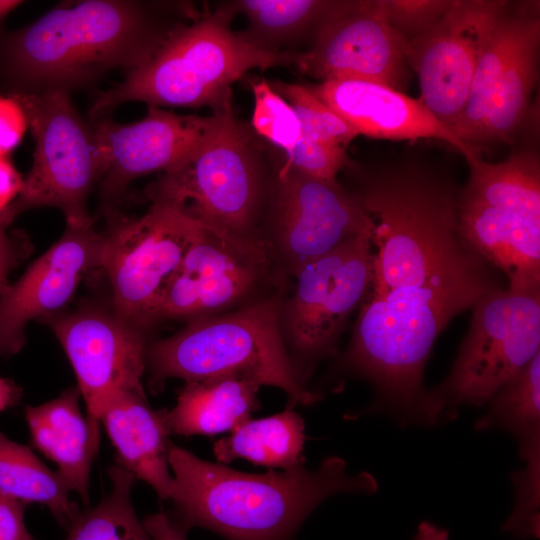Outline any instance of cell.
Segmentation results:
<instances>
[{
	"instance_id": "1",
	"label": "cell",
	"mask_w": 540,
	"mask_h": 540,
	"mask_svg": "<svg viewBox=\"0 0 540 540\" xmlns=\"http://www.w3.org/2000/svg\"><path fill=\"white\" fill-rule=\"evenodd\" d=\"M201 12L188 1L85 0L0 35V80L15 92L71 91L131 72Z\"/></svg>"
},
{
	"instance_id": "2",
	"label": "cell",
	"mask_w": 540,
	"mask_h": 540,
	"mask_svg": "<svg viewBox=\"0 0 540 540\" xmlns=\"http://www.w3.org/2000/svg\"><path fill=\"white\" fill-rule=\"evenodd\" d=\"M173 476L170 518L184 530L209 529L227 540H292L325 499L339 493L373 494L376 479L362 471L351 475L337 456L318 468L304 464L282 472L245 473L212 463L172 442Z\"/></svg>"
},
{
	"instance_id": "3",
	"label": "cell",
	"mask_w": 540,
	"mask_h": 540,
	"mask_svg": "<svg viewBox=\"0 0 540 540\" xmlns=\"http://www.w3.org/2000/svg\"><path fill=\"white\" fill-rule=\"evenodd\" d=\"M353 333L382 351L422 358L449 322L499 286L462 240L385 241Z\"/></svg>"
},
{
	"instance_id": "4",
	"label": "cell",
	"mask_w": 540,
	"mask_h": 540,
	"mask_svg": "<svg viewBox=\"0 0 540 540\" xmlns=\"http://www.w3.org/2000/svg\"><path fill=\"white\" fill-rule=\"evenodd\" d=\"M261 140L231 105L208 136L147 186L146 196L220 237L267 249L261 224L274 156Z\"/></svg>"
},
{
	"instance_id": "5",
	"label": "cell",
	"mask_w": 540,
	"mask_h": 540,
	"mask_svg": "<svg viewBox=\"0 0 540 540\" xmlns=\"http://www.w3.org/2000/svg\"><path fill=\"white\" fill-rule=\"evenodd\" d=\"M233 18L217 4L177 27L148 61L97 95L89 120L127 102L218 112L232 105L231 86L249 70L293 66L295 55L268 53L241 40L231 29Z\"/></svg>"
},
{
	"instance_id": "6",
	"label": "cell",
	"mask_w": 540,
	"mask_h": 540,
	"mask_svg": "<svg viewBox=\"0 0 540 540\" xmlns=\"http://www.w3.org/2000/svg\"><path fill=\"white\" fill-rule=\"evenodd\" d=\"M280 301L272 296L195 318L175 334L149 341L146 370L153 390L169 378L235 377L280 388L292 405L315 403L320 396L301 382L288 353Z\"/></svg>"
},
{
	"instance_id": "7",
	"label": "cell",
	"mask_w": 540,
	"mask_h": 540,
	"mask_svg": "<svg viewBox=\"0 0 540 540\" xmlns=\"http://www.w3.org/2000/svg\"><path fill=\"white\" fill-rule=\"evenodd\" d=\"M458 191L459 230L466 245L500 269L509 288L540 289V158L534 149L490 163L466 160Z\"/></svg>"
},
{
	"instance_id": "8",
	"label": "cell",
	"mask_w": 540,
	"mask_h": 540,
	"mask_svg": "<svg viewBox=\"0 0 540 540\" xmlns=\"http://www.w3.org/2000/svg\"><path fill=\"white\" fill-rule=\"evenodd\" d=\"M469 330L444 380L427 389L429 426L483 406L540 353V289L497 286L473 304Z\"/></svg>"
},
{
	"instance_id": "9",
	"label": "cell",
	"mask_w": 540,
	"mask_h": 540,
	"mask_svg": "<svg viewBox=\"0 0 540 540\" xmlns=\"http://www.w3.org/2000/svg\"><path fill=\"white\" fill-rule=\"evenodd\" d=\"M23 108L34 139L31 169L15 201L0 217L10 224L20 213L54 207L69 226L94 225L88 198L102 178L93 126L64 91L9 93Z\"/></svg>"
},
{
	"instance_id": "10",
	"label": "cell",
	"mask_w": 540,
	"mask_h": 540,
	"mask_svg": "<svg viewBox=\"0 0 540 540\" xmlns=\"http://www.w3.org/2000/svg\"><path fill=\"white\" fill-rule=\"evenodd\" d=\"M372 273L371 236L362 234L293 275V291L280 301V324L294 369L305 386L316 365L336 354L349 316L368 292Z\"/></svg>"
},
{
	"instance_id": "11",
	"label": "cell",
	"mask_w": 540,
	"mask_h": 540,
	"mask_svg": "<svg viewBox=\"0 0 540 540\" xmlns=\"http://www.w3.org/2000/svg\"><path fill=\"white\" fill-rule=\"evenodd\" d=\"M273 156L274 176L261 224L271 261L293 276L352 237H372L373 222L352 192L338 181L301 173L283 155Z\"/></svg>"
},
{
	"instance_id": "12",
	"label": "cell",
	"mask_w": 540,
	"mask_h": 540,
	"mask_svg": "<svg viewBox=\"0 0 540 540\" xmlns=\"http://www.w3.org/2000/svg\"><path fill=\"white\" fill-rule=\"evenodd\" d=\"M204 229L157 203L139 217L112 215L103 234L100 269L111 289L112 309L142 330L152 325L163 287Z\"/></svg>"
},
{
	"instance_id": "13",
	"label": "cell",
	"mask_w": 540,
	"mask_h": 540,
	"mask_svg": "<svg viewBox=\"0 0 540 540\" xmlns=\"http://www.w3.org/2000/svg\"><path fill=\"white\" fill-rule=\"evenodd\" d=\"M62 346L85 402L92 445L100 446V418L104 406L123 390H143L146 370V331L110 309L83 305L46 319Z\"/></svg>"
},
{
	"instance_id": "14",
	"label": "cell",
	"mask_w": 540,
	"mask_h": 540,
	"mask_svg": "<svg viewBox=\"0 0 540 540\" xmlns=\"http://www.w3.org/2000/svg\"><path fill=\"white\" fill-rule=\"evenodd\" d=\"M509 5L503 0H451L432 27L401 45L418 76L420 101L451 129L466 104L482 51Z\"/></svg>"
},
{
	"instance_id": "15",
	"label": "cell",
	"mask_w": 540,
	"mask_h": 540,
	"mask_svg": "<svg viewBox=\"0 0 540 540\" xmlns=\"http://www.w3.org/2000/svg\"><path fill=\"white\" fill-rule=\"evenodd\" d=\"M225 109L202 116L148 106L141 120L129 124L108 116L90 120L102 164L101 207L112 213L134 180L178 163L216 128Z\"/></svg>"
},
{
	"instance_id": "16",
	"label": "cell",
	"mask_w": 540,
	"mask_h": 540,
	"mask_svg": "<svg viewBox=\"0 0 540 540\" xmlns=\"http://www.w3.org/2000/svg\"><path fill=\"white\" fill-rule=\"evenodd\" d=\"M400 42L380 0L341 1L293 66L321 82L356 79L402 92L407 78Z\"/></svg>"
},
{
	"instance_id": "17",
	"label": "cell",
	"mask_w": 540,
	"mask_h": 540,
	"mask_svg": "<svg viewBox=\"0 0 540 540\" xmlns=\"http://www.w3.org/2000/svg\"><path fill=\"white\" fill-rule=\"evenodd\" d=\"M271 263L267 249L240 245L205 230L165 283L152 324L222 313L248 297Z\"/></svg>"
},
{
	"instance_id": "18",
	"label": "cell",
	"mask_w": 540,
	"mask_h": 540,
	"mask_svg": "<svg viewBox=\"0 0 540 540\" xmlns=\"http://www.w3.org/2000/svg\"><path fill=\"white\" fill-rule=\"evenodd\" d=\"M102 240L94 225H67L62 236L7 286L0 295V357L21 351L29 322L63 312L84 277L100 269Z\"/></svg>"
},
{
	"instance_id": "19",
	"label": "cell",
	"mask_w": 540,
	"mask_h": 540,
	"mask_svg": "<svg viewBox=\"0 0 540 540\" xmlns=\"http://www.w3.org/2000/svg\"><path fill=\"white\" fill-rule=\"evenodd\" d=\"M306 86L358 135L385 140L433 138L448 143L466 160L479 156L419 98L380 83L356 79L329 80Z\"/></svg>"
},
{
	"instance_id": "20",
	"label": "cell",
	"mask_w": 540,
	"mask_h": 540,
	"mask_svg": "<svg viewBox=\"0 0 540 540\" xmlns=\"http://www.w3.org/2000/svg\"><path fill=\"white\" fill-rule=\"evenodd\" d=\"M100 424L113 445L116 464L149 484L160 500H169L173 488L171 442L144 389L113 395L103 408Z\"/></svg>"
},
{
	"instance_id": "21",
	"label": "cell",
	"mask_w": 540,
	"mask_h": 540,
	"mask_svg": "<svg viewBox=\"0 0 540 540\" xmlns=\"http://www.w3.org/2000/svg\"><path fill=\"white\" fill-rule=\"evenodd\" d=\"M80 397L78 387H70L48 402L27 406L25 419L34 447L56 464L71 492L88 505L90 471L97 454Z\"/></svg>"
},
{
	"instance_id": "22",
	"label": "cell",
	"mask_w": 540,
	"mask_h": 540,
	"mask_svg": "<svg viewBox=\"0 0 540 540\" xmlns=\"http://www.w3.org/2000/svg\"><path fill=\"white\" fill-rule=\"evenodd\" d=\"M259 385L235 377L186 382L176 405L158 411L168 433L183 436L231 432L259 408Z\"/></svg>"
},
{
	"instance_id": "23",
	"label": "cell",
	"mask_w": 540,
	"mask_h": 540,
	"mask_svg": "<svg viewBox=\"0 0 540 540\" xmlns=\"http://www.w3.org/2000/svg\"><path fill=\"white\" fill-rule=\"evenodd\" d=\"M341 1L328 0H234L219 6L233 17L242 14L246 27L236 32L252 47L274 54L296 55L312 44L322 24Z\"/></svg>"
},
{
	"instance_id": "24",
	"label": "cell",
	"mask_w": 540,
	"mask_h": 540,
	"mask_svg": "<svg viewBox=\"0 0 540 540\" xmlns=\"http://www.w3.org/2000/svg\"><path fill=\"white\" fill-rule=\"evenodd\" d=\"M529 14L508 10L497 22L478 60L464 109L452 126L454 133L478 152L482 129L497 86L514 53L539 22Z\"/></svg>"
},
{
	"instance_id": "25",
	"label": "cell",
	"mask_w": 540,
	"mask_h": 540,
	"mask_svg": "<svg viewBox=\"0 0 540 540\" xmlns=\"http://www.w3.org/2000/svg\"><path fill=\"white\" fill-rule=\"evenodd\" d=\"M305 424L293 407L275 415L247 420L213 444L219 463L246 459L255 465L283 470L304 464Z\"/></svg>"
},
{
	"instance_id": "26",
	"label": "cell",
	"mask_w": 540,
	"mask_h": 540,
	"mask_svg": "<svg viewBox=\"0 0 540 540\" xmlns=\"http://www.w3.org/2000/svg\"><path fill=\"white\" fill-rule=\"evenodd\" d=\"M63 477L23 444L0 431V496L49 509L65 530L81 511Z\"/></svg>"
},
{
	"instance_id": "27",
	"label": "cell",
	"mask_w": 540,
	"mask_h": 540,
	"mask_svg": "<svg viewBox=\"0 0 540 540\" xmlns=\"http://www.w3.org/2000/svg\"><path fill=\"white\" fill-rule=\"evenodd\" d=\"M540 21L526 35L497 86L479 146L509 143L522 124L539 74Z\"/></svg>"
},
{
	"instance_id": "28",
	"label": "cell",
	"mask_w": 540,
	"mask_h": 540,
	"mask_svg": "<svg viewBox=\"0 0 540 540\" xmlns=\"http://www.w3.org/2000/svg\"><path fill=\"white\" fill-rule=\"evenodd\" d=\"M475 429H501L518 443L519 453L540 447V353L485 404Z\"/></svg>"
},
{
	"instance_id": "29",
	"label": "cell",
	"mask_w": 540,
	"mask_h": 540,
	"mask_svg": "<svg viewBox=\"0 0 540 540\" xmlns=\"http://www.w3.org/2000/svg\"><path fill=\"white\" fill-rule=\"evenodd\" d=\"M108 475L110 492L95 506L79 512L64 540H152L132 504L134 475L118 464L109 468Z\"/></svg>"
},
{
	"instance_id": "30",
	"label": "cell",
	"mask_w": 540,
	"mask_h": 540,
	"mask_svg": "<svg viewBox=\"0 0 540 540\" xmlns=\"http://www.w3.org/2000/svg\"><path fill=\"white\" fill-rule=\"evenodd\" d=\"M295 111L304 137L347 147L358 133L306 85L275 80L269 83Z\"/></svg>"
},
{
	"instance_id": "31",
	"label": "cell",
	"mask_w": 540,
	"mask_h": 540,
	"mask_svg": "<svg viewBox=\"0 0 540 540\" xmlns=\"http://www.w3.org/2000/svg\"><path fill=\"white\" fill-rule=\"evenodd\" d=\"M254 96L251 128L281 152L293 149L302 138L300 121L290 104L263 78L250 82Z\"/></svg>"
},
{
	"instance_id": "32",
	"label": "cell",
	"mask_w": 540,
	"mask_h": 540,
	"mask_svg": "<svg viewBox=\"0 0 540 540\" xmlns=\"http://www.w3.org/2000/svg\"><path fill=\"white\" fill-rule=\"evenodd\" d=\"M521 470L511 473L515 488V506L502 526L521 539L539 538L540 535V449L523 454Z\"/></svg>"
},
{
	"instance_id": "33",
	"label": "cell",
	"mask_w": 540,
	"mask_h": 540,
	"mask_svg": "<svg viewBox=\"0 0 540 540\" xmlns=\"http://www.w3.org/2000/svg\"><path fill=\"white\" fill-rule=\"evenodd\" d=\"M384 16L400 45L426 32L445 13L451 0H380Z\"/></svg>"
},
{
	"instance_id": "34",
	"label": "cell",
	"mask_w": 540,
	"mask_h": 540,
	"mask_svg": "<svg viewBox=\"0 0 540 540\" xmlns=\"http://www.w3.org/2000/svg\"><path fill=\"white\" fill-rule=\"evenodd\" d=\"M284 160L310 177L336 182L338 173L351 165L346 147L322 143L302 136L297 145L282 152Z\"/></svg>"
},
{
	"instance_id": "35",
	"label": "cell",
	"mask_w": 540,
	"mask_h": 540,
	"mask_svg": "<svg viewBox=\"0 0 540 540\" xmlns=\"http://www.w3.org/2000/svg\"><path fill=\"white\" fill-rule=\"evenodd\" d=\"M27 129L22 106L11 96L0 97V157L8 156L20 144Z\"/></svg>"
},
{
	"instance_id": "36",
	"label": "cell",
	"mask_w": 540,
	"mask_h": 540,
	"mask_svg": "<svg viewBox=\"0 0 540 540\" xmlns=\"http://www.w3.org/2000/svg\"><path fill=\"white\" fill-rule=\"evenodd\" d=\"M0 218V295L7 288L11 271L27 254V240L20 233H9Z\"/></svg>"
},
{
	"instance_id": "37",
	"label": "cell",
	"mask_w": 540,
	"mask_h": 540,
	"mask_svg": "<svg viewBox=\"0 0 540 540\" xmlns=\"http://www.w3.org/2000/svg\"><path fill=\"white\" fill-rule=\"evenodd\" d=\"M26 507L23 502L0 496V540H35L25 524Z\"/></svg>"
},
{
	"instance_id": "38",
	"label": "cell",
	"mask_w": 540,
	"mask_h": 540,
	"mask_svg": "<svg viewBox=\"0 0 540 540\" xmlns=\"http://www.w3.org/2000/svg\"><path fill=\"white\" fill-rule=\"evenodd\" d=\"M24 179L8 156L0 157V217L18 197Z\"/></svg>"
},
{
	"instance_id": "39",
	"label": "cell",
	"mask_w": 540,
	"mask_h": 540,
	"mask_svg": "<svg viewBox=\"0 0 540 540\" xmlns=\"http://www.w3.org/2000/svg\"><path fill=\"white\" fill-rule=\"evenodd\" d=\"M142 522L152 540H187V531L166 513L150 514Z\"/></svg>"
},
{
	"instance_id": "40",
	"label": "cell",
	"mask_w": 540,
	"mask_h": 540,
	"mask_svg": "<svg viewBox=\"0 0 540 540\" xmlns=\"http://www.w3.org/2000/svg\"><path fill=\"white\" fill-rule=\"evenodd\" d=\"M21 396L22 389L14 381L0 377V412L15 406Z\"/></svg>"
},
{
	"instance_id": "41",
	"label": "cell",
	"mask_w": 540,
	"mask_h": 540,
	"mask_svg": "<svg viewBox=\"0 0 540 540\" xmlns=\"http://www.w3.org/2000/svg\"><path fill=\"white\" fill-rule=\"evenodd\" d=\"M449 531L433 522L424 520L417 527L413 540H449Z\"/></svg>"
},
{
	"instance_id": "42",
	"label": "cell",
	"mask_w": 540,
	"mask_h": 540,
	"mask_svg": "<svg viewBox=\"0 0 540 540\" xmlns=\"http://www.w3.org/2000/svg\"><path fill=\"white\" fill-rule=\"evenodd\" d=\"M22 3L18 0H0V25L7 15Z\"/></svg>"
}]
</instances>
